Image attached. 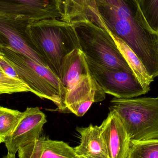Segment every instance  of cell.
Returning a JSON list of instances; mask_svg holds the SVG:
<instances>
[{"label": "cell", "instance_id": "cell-1", "mask_svg": "<svg viewBox=\"0 0 158 158\" xmlns=\"http://www.w3.org/2000/svg\"><path fill=\"white\" fill-rule=\"evenodd\" d=\"M96 4L108 32L133 51L151 77H158V33L149 27L137 0H103Z\"/></svg>", "mask_w": 158, "mask_h": 158}, {"label": "cell", "instance_id": "cell-2", "mask_svg": "<svg viewBox=\"0 0 158 158\" xmlns=\"http://www.w3.org/2000/svg\"><path fill=\"white\" fill-rule=\"evenodd\" d=\"M29 30L48 67L59 78L64 57L80 49L73 25L57 19H49L32 22Z\"/></svg>", "mask_w": 158, "mask_h": 158}, {"label": "cell", "instance_id": "cell-3", "mask_svg": "<svg viewBox=\"0 0 158 158\" xmlns=\"http://www.w3.org/2000/svg\"><path fill=\"white\" fill-rule=\"evenodd\" d=\"M0 51L31 93L51 100L59 111L65 112L64 101L66 91L59 78L49 67L10 48L0 47Z\"/></svg>", "mask_w": 158, "mask_h": 158}, {"label": "cell", "instance_id": "cell-4", "mask_svg": "<svg viewBox=\"0 0 158 158\" xmlns=\"http://www.w3.org/2000/svg\"><path fill=\"white\" fill-rule=\"evenodd\" d=\"M109 109L114 110L130 139H158V97L128 99L113 98Z\"/></svg>", "mask_w": 158, "mask_h": 158}, {"label": "cell", "instance_id": "cell-5", "mask_svg": "<svg viewBox=\"0 0 158 158\" xmlns=\"http://www.w3.org/2000/svg\"><path fill=\"white\" fill-rule=\"evenodd\" d=\"M86 59L104 66L133 73L109 32L89 21L72 24Z\"/></svg>", "mask_w": 158, "mask_h": 158}, {"label": "cell", "instance_id": "cell-6", "mask_svg": "<svg viewBox=\"0 0 158 158\" xmlns=\"http://www.w3.org/2000/svg\"><path fill=\"white\" fill-rule=\"evenodd\" d=\"M86 61L90 73L106 94L128 99L145 94L150 90V87L143 86L133 73Z\"/></svg>", "mask_w": 158, "mask_h": 158}, {"label": "cell", "instance_id": "cell-7", "mask_svg": "<svg viewBox=\"0 0 158 158\" xmlns=\"http://www.w3.org/2000/svg\"><path fill=\"white\" fill-rule=\"evenodd\" d=\"M33 22L26 18L0 15V47L10 48L48 67L30 33L29 26Z\"/></svg>", "mask_w": 158, "mask_h": 158}, {"label": "cell", "instance_id": "cell-8", "mask_svg": "<svg viewBox=\"0 0 158 158\" xmlns=\"http://www.w3.org/2000/svg\"><path fill=\"white\" fill-rule=\"evenodd\" d=\"M106 97V93L90 73L67 92L64 101L65 112L82 117L93 103L102 102Z\"/></svg>", "mask_w": 158, "mask_h": 158}, {"label": "cell", "instance_id": "cell-9", "mask_svg": "<svg viewBox=\"0 0 158 158\" xmlns=\"http://www.w3.org/2000/svg\"><path fill=\"white\" fill-rule=\"evenodd\" d=\"M46 116L38 107H27L12 134L6 141L7 153L15 155L19 149L41 136Z\"/></svg>", "mask_w": 158, "mask_h": 158}, {"label": "cell", "instance_id": "cell-10", "mask_svg": "<svg viewBox=\"0 0 158 158\" xmlns=\"http://www.w3.org/2000/svg\"><path fill=\"white\" fill-rule=\"evenodd\" d=\"M0 15L34 21L61 17L57 0H0Z\"/></svg>", "mask_w": 158, "mask_h": 158}, {"label": "cell", "instance_id": "cell-11", "mask_svg": "<svg viewBox=\"0 0 158 158\" xmlns=\"http://www.w3.org/2000/svg\"><path fill=\"white\" fill-rule=\"evenodd\" d=\"M99 126L110 158H129L131 139L114 110Z\"/></svg>", "mask_w": 158, "mask_h": 158}, {"label": "cell", "instance_id": "cell-12", "mask_svg": "<svg viewBox=\"0 0 158 158\" xmlns=\"http://www.w3.org/2000/svg\"><path fill=\"white\" fill-rule=\"evenodd\" d=\"M57 4L62 21L71 24L89 21L108 32L98 10L96 0H57Z\"/></svg>", "mask_w": 158, "mask_h": 158}, {"label": "cell", "instance_id": "cell-13", "mask_svg": "<svg viewBox=\"0 0 158 158\" xmlns=\"http://www.w3.org/2000/svg\"><path fill=\"white\" fill-rule=\"evenodd\" d=\"M80 143L74 148L76 154L81 158H110L100 127L91 124L86 127H77Z\"/></svg>", "mask_w": 158, "mask_h": 158}, {"label": "cell", "instance_id": "cell-14", "mask_svg": "<svg viewBox=\"0 0 158 158\" xmlns=\"http://www.w3.org/2000/svg\"><path fill=\"white\" fill-rule=\"evenodd\" d=\"M90 73L85 56L80 49H76L63 59L59 79L67 93L79 80Z\"/></svg>", "mask_w": 158, "mask_h": 158}, {"label": "cell", "instance_id": "cell-15", "mask_svg": "<svg viewBox=\"0 0 158 158\" xmlns=\"http://www.w3.org/2000/svg\"><path fill=\"white\" fill-rule=\"evenodd\" d=\"M110 33L114 39L118 49L134 74L144 87L150 88V84L154 81V79L148 74L141 60L123 41L115 35Z\"/></svg>", "mask_w": 158, "mask_h": 158}, {"label": "cell", "instance_id": "cell-16", "mask_svg": "<svg viewBox=\"0 0 158 158\" xmlns=\"http://www.w3.org/2000/svg\"><path fill=\"white\" fill-rule=\"evenodd\" d=\"M23 116V112L0 106V143L12 134Z\"/></svg>", "mask_w": 158, "mask_h": 158}, {"label": "cell", "instance_id": "cell-17", "mask_svg": "<svg viewBox=\"0 0 158 158\" xmlns=\"http://www.w3.org/2000/svg\"><path fill=\"white\" fill-rule=\"evenodd\" d=\"M79 157L74 148L63 141L45 138L41 158H77Z\"/></svg>", "mask_w": 158, "mask_h": 158}, {"label": "cell", "instance_id": "cell-18", "mask_svg": "<svg viewBox=\"0 0 158 158\" xmlns=\"http://www.w3.org/2000/svg\"><path fill=\"white\" fill-rule=\"evenodd\" d=\"M129 158H158V139L131 140Z\"/></svg>", "mask_w": 158, "mask_h": 158}, {"label": "cell", "instance_id": "cell-19", "mask_svg": "<svg viewBox=\"0 0 158 158\" xmlns=\"http://www.w3.org/2000/svg\"><path fill=\"white\" fill-rule=\"evenodd\" d=\"M149 27L158 33V0H137Z\"/></svg>", "mask_w": 158, "mask_h": 158}, {"label": "cell", "instance_id": "cell-20", "mask_svg": "<svg viewBox=\"0 0 158 158\" xmlns=\"http://www.w3.org/2000/svg\"><path fill=\"white\" fill-rule=\"evenodd\" d=\"M29 92H31V91L26 84L9 77L0 68V94H1Z\"/></svg>", "mask_w": 158, "mask_h": 158}, {"label": "cell", "instance_id": "cell-21", "mask_svg": "<svg viewBox=\"0 0 158 158\" xmlns=\"http://www.w3.org/2000/svg\"><path fill=\"white\" fill-rule=\"evenodd\" d=\"M46 136H41L29 144L19 149V158H41Z\"/></svg>", "mask_w": 158, "mask_h": 158}, {"label": "cell", "instance_id": "cell-22", "mask_svg": "<svg viewBox=\"0 0 158 158\" xmlns=\"http://www.w3.org/2000/svg\"><path fill=\"white\" fill-rule=\"evenodd\" d=\"M0 68L3 71L4 73L9 77L15 79L17 81H21L15 69L7 62L3 54L1 51H0Z\"/></svg>", "mask_w": 158, "mask_h": 158}, {"label": "cell", "instance_id": "cell-23", "mask_svg": "<svg viewBox=\"0 0 158 158\" xmlns=\"http://www.w3.org/2000/svg\"><path fill=\"white\" fill-rule=\"evenodd\" d=\"M2 158H16L15 155L7 153V155L6 156H4Z\"/></svg>", "mask_w": 158, "mask_h": 158}, {"label": "cell", "instance_id": "cell-24", "mask_svg": "<svg viewBox=\"0 0 158 158\" xmlns=\"http://www.w3.org/2000/svg\"><path fill=\"white\" fill-rule=\"evenodd\" d=\"M97 2H102L103 1V0H96Z\"/></svg>", "mask_w": 158, "mask_h": 158}, {"label": "cell", "instance_id": "cell-25", "mask_svg": "<svg viewBox=\"0 0 158 158\" xmlns=\"http://www.w3.org/2000/svg\"><path fill=\"white\" fill-rule=\"evenodd\" d=\"M77 158H80V157H79Z\"/></svg>", "mask_w": 158, "mask_h": 158}, {"label": "cell", "instance_id": "cell-26", "mask_svg": "<svg viewBox=\"0 0 158 158\" xmlns=\"http://www.w3.org/2000/svg\"><path fill=\"white\" fill-rule=\"evenodd\" d=\"M1 94H0V95H1Z\"/></svg>", "mask_w": 158, "mask_h": 158}]
</instances>
